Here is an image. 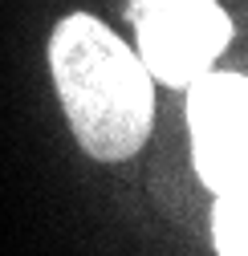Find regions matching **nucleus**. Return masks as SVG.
Returning <instances> with one entry per match:
<instances>
[{"label":"nucleus","mask_w":248,"mask_h":256,"mask_svg":"<svg viewBox=\"0 0 248 256\" xmlns=\"http://www.w3.org/2000/svg\"><path fill=\"white\" fill-rule=\"evenodd\" d=\"M192 163L200 183L220 191H248V82L244 74H200L188 86Z\"/></svg>","instance_id":"3"},{"label":"nucleus","mask_w":248,"mask_h":256,"mask_svg":"<svg viewBox=\"0 0 248 256\" xmlns=\"http://www.w3.org/2000/svg\"><path fill=\"white\" fill-rule=\"evenodd\" d=\"M212 244L220 256L248 252V191H220L212 204Z\"/></svg>","instance_id":"4"},{"label":"nucleus","mask_w":248,"mask_h":256,"mask_svg":"<svg viewBox=\"0 0 248 256\" xmlns=\"http://www.w3.org/2000/svg\"><path fill=\"white\" fill-rule=\"evenodd\" d=\"M134 53L154 86L188 90L232 41V20L216 0H130Z\"/></svg>","instance_id":"2"},{"label":"nucleus","mask_w":248,"mask_h":256,"mask_svg":"<svg viewBox=\"0 0 248 256\" xmlns=\"http://www.w3.org/2000/svg\"><path fill=\"white\" fill-rule=\"evenodd\" d=\"M49 70L86 154L118 163L142 150L154 126V78L110 24L90 12L57 20L49 37Z\"/></svg>","instance_id":"1"}]
</instances>
